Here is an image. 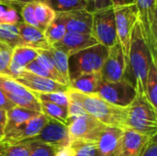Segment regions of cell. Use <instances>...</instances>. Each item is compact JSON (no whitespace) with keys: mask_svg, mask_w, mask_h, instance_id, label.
Masks as SVG:
<instances>
[{"mask_svg":"<svg viewBox=\"0 0 157 156\" xmlns=\"http://www.w3.org/2000/svg\"><path fill=\"white\" fill-rule=\"evenodd\" d=\"M152 55L144 40L140 22L137 21L132 29L127 65L124 79L130 82L136 89L137 94L146 97V80Z\"/></svg>","mask_w":157,"mask_h":156,"instance_id":"1","label":"cell"},{"mask_svg":"<svg viewBox=\"0 0 157 156\" xmlns=\"http://www.w3.org/2000/svg\"><path fill=\"white\" fill-rule=\"evenodd\" d=\"M68 91L80 101L86 114L97 119L106 126L125 130L127 108L114 106L97 95L82 94L72 88H68Z\"/></svg>","mask_w":157,"mask_h":156,"instance_id":"2","label":"cell"},{"mask_svg":"<svg viewBox=\"0 0 157 156\" xmlns=\"http://www.w3.org/2000/svg\"><path fill=\"white\" fill-rule=\"evenodd\" d=\"M125 129L151 137L156 135L157 109L145 96L137 94L134 100L127 107Z\"/></svg>","mask_w":157,"mask_h":156,"instance_id":"3","label":"cell"},{"mask_svg":"<svg viewBox=\"0 0 157 156\" xmlns=\"http://www.w3.org/2000/svg\"><path fill=\"white\" fill-rule=\"evenodd\" d=\"M108 52V47L98 43L69 56L68 74L70 82L83 74H100Z\"/></svg>","mask_w":157,"mask_h":156,"instance_id":"4","label":"cell"},{"mask_svg":"<svg viewBox=\"0 0 157 156\" xmlns=\"http://www.w3.org/2000/svg\"><path fill=\"white\" fill-rule=\"evenodd\" d=\"M144 40L150 50L152 60L157 64V11L156 0H135Z\"/></svg>","mask_w":157,"mask_h":156,"instance_id":"5","label":"cell"},{"mask_svg":"<svg viewBox=\"0 0 157 156\" xmlns=\"http://www.w3.org/2000/svg\"><path fill=\"white\" fill-rule=\"evenodd\" d=\"M113 8L115 13L117 39L124 55L125 65H127L131 43V35L135 23L138 21V10L134 3L116 6H113Z\"/></svg>","mask_w":157,"mask_h":156,"instance_id":"6","label":"cell"},{"mask_svg":"<svg viewBox=\"0 0 157 156\" xmlns=\"http://www.w3.org/2000/svg\"><path fill=\"white\" fill-rule=\"evenodd\" d=\"M66 127L70 144L75 142L96 143L106 125L88 114L67 119Z\"/></svg>","mask_w":157,"mask_h":156,"instance_id":"7","label":"cell"},{"mask_svg":"<svg viewBox=\"0 0 157 156\" xmlns=\"http://www.w3.org/2000/svg\"><path fill=\"white\" fill-rule=\"evenodd\" d=\"M93 14L91 35L97 41L108 48L118 42L115 13L113 6L98 10Z\"/></svg>","mask_w":157,"mask_h":156,"instance_id":"8","label":"cell"},{"mask_svg":"<svg viewBox=\"0 0 157 156\" xmlns=\"http://www.w3.org/2000/svg\"><path fill=\"white\" fill-rule=\"evenodd\" d=\"M105 101L121 108H127L136 97L135 87L127 80L119 82H101L95 94Z\"/></svg>","mask_w":157,"mask_h":156,"instance_id":"9","label":"cell"},{"mask_svg":"<svg viewBox=\"0 0 157 156\" xmlns=\"http://www.w3.org/2000/svg\"><path fill=\"white\" fill-rule=\"evenodd\" d=\"M0 89L16 107L40 113V102L35 94L14 79L0 75Z\"/></svg>","mask_w":157,"mask_h":156,"instance_id":"10","label":"cell"},{"mask_svg":"<svg viewBox=\"0 0 157 156\" xmlns=\"http://www.w3.org/2000/svg\"><path fill=\"white\" fill-rule=\"evenodd\" d=\"M38 144H47L55 146L59 149L70 145L67 127L57 120L49 119L41 131L35 136L22 142Z\"/></svg>","mask_w":157,"mask_h":156,"instance_id":"11","label":"cell"},{"mask_svg":"<svg viewBox=\"0 0 157 156\" xmlns=\"http://www.w3.org/2000/svg\"><path fill=\"white\" fill-rule=\"evenodd\" d=\"M125 59L119 42L109 48V52L100 71L102 82H119L124 79Z\"/></svg>","mask_w":157,"mask_h":156,"instance_id":"12","label":"cell"},{"mask_svg":"<svg viewBox=\"0 0 157 156\" xmlns=\"http://www.w3.org/2000/svg\"><path fill=\"white\" fill-rule=\"evenodd\" d=\"M48 120L49 118L40 112L33 118H31L30 120L24 122L23 124L19 125L15 130L9 131L6 134H4L0 142L10 144L22 143L37 135L41 131V129L47 123Z\"/></svg>","mask_w":157,"mask_h":156,"instance_id":"13","label":"cell"},{"mask_svg":"<svg viewBox=\"0 0 157 156\" xmlns=\"http://www.w3.org/2000/svg\"><path fill=\"white\" fill-rule=\"evenodd\" d=\"M14 80L33 93L66 92L69 88L67 86L59 84L49 78L39 76L26 71L25 69L17 77H15Z\"/></svg>","mask_w":157,"mask_h":156,"instance_id":"14","label":"cell"},{"mask_svg":"<svg viewBox=\"0 0 157 156\" xmlns=\"http://www.w3.org/2000/svg\"><path fill=\"white\" fill-rule=\"evenodd\" d=\"M152 137L125 129L113 156H140Z\"/></svg>","mask_w":157,"mask_h":156,"instance_id":"15","label":"cell"},{"mask_svg":"<svg viewBox=\"0 0 157 156\" xmlns=\"http://www.w3.org/2000/svg\"><path fill=\"white\" fill-rule=\"evenodd\" d=\"M98 42L91 34L66 32L63 38L52 47L64 52L68 57L86 48L92 47Z\"/></svg>","mask_w":157,"mask_h":156,"instance_id":"16","label":"cell"},{"mask_svg":"<svg viewBox=\"0 0 157 156\" xmlns=\"http://www.w3.org/2000/svg\"><path fill=\"white\" fill-rule=\"evenodd\" d=\"M57 14L64 23L66 32L91 34L93 14L88 10H75Z\"/></svg>","mask_w":157,"mask_h":156,"instance_id":"17","label":"cell"},{"mask_svg":"<svg viewBox=\"0 0 157 156\" xmlns=\"http://www.w3.org/2000/svg\"><path fill=\"white\" fill-rule=\"evenodd\" d=\"M16 27L18 29L19 35L25 46L32 48L36 51H47L52 48V46L47 42L43 31L38 28L28 25L23 21L17 22Z\"/></svg>","mask_w":157,"mask_h":156,"instance_id":"18","label":"cell"},{"mask_svg":"<svg viewBox=\"0 0 157 156\" xmlns=\"http://www.w3.org/2000/svg\"><path fill=\"white\" fill-rule=\"evenodd\" d=\"M38 56V51L27 46H18L13 49L12 59L9 65L10 78L17 77L26 66L34 61Z\"/></svg>","mask_w":157,"mask_h":156,"instance_id":"19","label":"cell"},{"mask_svg":"<svg viewBox=\"0 0 157 156\" xmlns=\"http://www.w3.org/2000/svg\"><path fill=\"white\" fill-rule=\"evenodd\" d=\"M122 133V129L106 126L97 142L98 155L113 156Z\"/></svg>","mask_w":157,"mask_h":156,"instance_id":"20","label":"cell"},{"mask_svg":"<svg viewBox=\"0 0 157 156\" xmlns=\"http://www.w3.org/2000/svg\"><path fill=\"white\" fill-rule=\"evenodd\" d=\"M102 82L100 74H83L69 84V88L86 95H95L98 92L100 83Z\"/></svg>","mask_w":157,"mask_h":156,"instance_id":"21","label":"cell"},{"mask_svg":"<svg viewBox=\"0 0 157 156\" xmlns=\"http://www.w3.org/2000/svg\"><path fill=\"white\" fill-rule=\"evenodd\" d=\"M37 114L39 113L29 110V109H25L22 108L14 107L10 110L6 111V123L5 126L4 134H6L9 131L15 130L19 125L30 120Z\"/></svg>","mask_w":157,"mask_h":156,"instance_id":"22","label":"cell"},{"mask_svg":"<svg viewBox=\"0 0 157 156\" xmlns=\"http://www.w3.org/2000/svg\"><path fill=\"white\" fill-rule=\"evenodd\" d=\"M34 15L39 29L43 32L56 17V12L44 1L34 2Z\"/></svg>","mask_w":157,"mask_h":156,"instance_id":"23","label":"cell"},{"mask_svg":"<svg viewBox=\"0 0 157 156\" xmlns=\"http://www.w3.org/2000/svg\"><path fill=\"white\" fill-rule=\"evenodd\" d=\"M56 13L69 12L75 10H87V0H43Z\"/></svg>","mask_w":157,"mask_h":156,"instance_id":"24","label":"cell"},{"mask_svg":"<svg viewBox=\"0 0 157 156\" xmlns=\"http://www.w3.org/2000/svg\"><path fill=\"white\" fill-rule=\"evenodd\" d=\"M43 33L47 42L52 47L63 38V36L66 33L65 26L57 13L54 20L45 29Z\"/></svg>","mask_w":157,"mask_h":156,"instance_id":"25","label":"cell"},{"mask_svg":"<svg viewBox=\"0 0 157 156\" xmlns=\"http://www.w3.org/2000/svg\"><path fill=\"white\" fill-rule=\"evenodd\" d=\"M0 41L12 49L18 46H25L16 25L0 24Z\"/></svg>","mask_w":157,"mask_h":156,"instance_id":"26","label":"cell"},{"mask_svg":"<svg viewBox=\"0 0 157 156\" xmlns=\"http://www.w3.org/2000/svg\"><path fill=\"white\" fill-rule=\"evenodd\" d=\"M34 145L30 143L10 144L0 142V156H29Z\"/></svg>","mask_w":157,"mask_h":156,"instance_id":"27","label":"cell"},{"mask_svg":"<svg viewBox=\"0 0 157 156\" xmlns=\"http://www.w3.org/2000/svg\"><path fill=\"white\" fill-rule=\"evenodd\" d=\"M45 51L52 58V60L53 61L55 64V67L57 68L58 72L63 76V78L66 81V83L68 84V87H69L70 78H69V74H68V56L64 52L53 47H52L50 50H47Z\"/></svg>","mask_w":157,"mask_h":156,"instance_id":"28","label":"cell"},{"mask_svg":"<svg viewBox=\"0 0 157 156\" xmlns=\"http://www.w3.org/2000/svg\"><path fill=\"white\" fill-rule=\"evenodd\" d=\"M40 112L47 116L49 119L57 120L66 125L68 119V112L66 108L48 102H40Z\"/></svg>","mask_w":157,"mask_h":156,"instance_id":"29","label":"cell"},{"mask_svg":"<svg viewBox=\"0 0 157 156\" xmlns=\"http://www.w3.org/2000/svg\"><path fill=\"white\" fill-rule=\"evenodd\" d=\"M146 97L157 109V64L152 62L146 80Z\"/></svg>","mask_w":157,"mask_h":156,"instance_id":"30","label":"cell"},{"mask_svg":"<svg viewBox=\"0 0 157 156\" xmlns=\"http://www.w3.org/2000/svg\"><path fill=\"white\" fill-rule=\"evenodd\" d=\"M38 51V56H37L36 60L52 74V76L54 77V79L57 83L68 86V84L66 83V81L63 78V76L58 72L57 68L55 67L53 61L49 56V54L45 51Z\"/></svg>","mask_w":157,"mask_h":156,"instance_id":"31","label":"cell"},{"mask_svg":"<svg viewBox=\"0 0 157 156\" xmlns=\"http://www.w3.org/2000/svg\"><path fill=\"white\" fill-rule=\"evenodd\" d=\"M40 102H48L63 108L68 107V96L66 92L52 93H34Z\"/></svg>","mask_w":157,"mask_h":156,"instance_id":"32","label":"cell"},{"mask_svg":"<svg viewBox=\"0 0 157 156\" xmlns=\"http://www.w3.org/2000/svg\"><path fill=\"white\" fill-rule=\"evenodd\" d=\"M13 49L8 45L0 41V75L1 76H10L9 65L12 59Z\"/></svg>","mask_w":157,"mask_h":156,"instance_id":"33","label":"cell"},{"mask_svg":"<svg viewBox=\"0 0 157 156\" xmlns=\"http://www.w3.org/2000/svg\"><path fill=\"white\" fill-rule=\"evenodd\" d=\"M70 145L75 149V156H99L96 143L75 142Z\"/></svg>","mask_w":157,"mask_h":156,"instance_id":"34","label":"cell"},{"mask_svg":"<svg viewBox=\"0 0 157 156\" xmlns=\"http://www.w3.org/2000/svg\"><path fill=\"white\" fill-rule=\"evenodd\" d=\"M19 21L20 20L17 9L15 7L4 8L3 6H0V24L16 25Z\"/></svg>","mask_w":157,"mask_h":156,"instance_id":"35","label":"cell"},{"mask_svg":"<svg viewBox=\"0 0 157 156\" xmlns=\"http://www.w3.org/2000/svg\"><path fill=\"white\" fill-rule=\"evenodd\" d=\"M19 12L24 23L38 28V23L35 19V15H34V2L27 3L23 5L22 7L19 9Z\"/></svg>","mask_w":157,"mask_h":156,"instance_id":"36","label":"cell"},{"mask_svg":"<svg viewBox=\"0 0 157 156\" xmlns=\"http://www.w3.org/2000/svg\"><path fill=\"white\" fill-rule=\"evenodd\" d=\"M26 71L29 72V73H32L34 74H37L39 76H41V77H45V78H49V79H52L53 81H55L54 77L52 76V74L46 69L44 68L36 59L34 61H32L31 63H29L26 68H25ZM56 82V81H55Z\"/></svg>","mask_w":157,"mask_h":156,"instance_id":"37","label":"cell"},{"mask_svg":"<svg viewBox=\"0 0 157 156\" xmlns=\"http://www.w3.org/2000/svg\"><path fill=\"white\" fill-rule=\"evenodd\" d=\"M58 150L59 148L55 146L35 143L29 156H54Z\"/></svg>","mask_w":157,"mask_h":156,"instance_id":"38","label":"cell"},{"mask_svg":"<svg viewBox=\"0 0 157 156\" xmlns=\"http://www.w3.org/2000/svg\"><path fill=\"white\" fill-rule=\"evenodd\" d=\"M87 2H88L87 10L91 13L112 6L111 0H87Z\"/></svg>","mask_w":157,"mask_h":156,"instance_id":"39","label":"cell"},{"mask_svg":"<svg viewBox=\"0 0 157 156\" xmlns=\"http://www.w3.org/2000/svg\"><path fill=\"white\" fill-rule=\"evenodd\" d=\"M140 156H157L156 135H154L150 139Z\"/></svg>","mask_w":157,"mask_h":156,"instance_id":"40","label":"cell"},{"mask_svg":"<svg viewBox=\"0 0 157 156\" xmlns=\"http://www.w3.org/2000/svg\"><path fill=\"white\" fill-rule=\"evenodd\" d=\"M14 107H16L4 94V92L0 89V109L8 111L11 108H13Z\"/></svg>","mask_w":157,"mask_h":156,"instance_id":"41","label":"cell"},{"mask_svg":"<svg viewBox=\"0 0 157 156\" xmlns=\"http://www.w3.org/2000/svg\"><path fill=\"white\" fill-rule=\"evenodd\" d=\"M54 156H75V149L71 146H65L57 151Z\"/></svg>","mask_w":157,"mask_h":156,"instance_id":"42","label":"cell"},{"mask_svg":"<svg viewBox=\"0 0 157 156\" xmlns=\"http://www.w3.org/2000/svg\"><path fill=\"white\" fill-rule=\"evenodd\" d=\"M0 5L3 6H6V7H15L16 9L17 8H21L22 7V4H17V3H14V2H10V1H6V0H0Z\"/></svg>","mask_w":157,"mask_h":156,"instance_id":"43","label":"cell"},{"mask_svg":"<svg viewBox=\"0 0 157 156\" xmlns=\"http://www.w3.org/2000/svg\"><path fill=\"white\" fill-rule=\"evenodd\" d=\"M6 123V111L0 109V131L4 132L5 126Z\"/></svg>","mask_w":157,"mask_h":156,"instance_id":"44","label":"cell"},{"mask_svg":"<svg viewBox=\"0 0 157 156\" xmlns=\"http://www.w3.org/2000/svg\"><path fill=\"white\" fill-rule=\"evenodd\" d=\"M135 0H111L112 6H121V5H128V4H133Z\"/></svg>","mask_w":157,"mask_h":156,"instance_id":"45","label":"cell"},{"mask_svg":"<svg viewBox=\"0 0 157 156\" xmlns=\"http://www.w3.org/2000/svg\"><path fill=\"white\" fill-rule=\"evenodd\" d=\"M6 1H10V2H14V3H17V4L25 5L27 3H31V2H35V1H43V0H6Z\"/></svg>","mask_w":157,"mask_h":156,"instance_id":"46","label":"cell"},{"mask_svg":"<svg viewBox=\"0 0 157 156\" xmlns=\"http://www.w3.org/2000/svg\"><path fill=\"white\" fill-rule=\"evenodd\" d=\"M3 136H4V132L0 131V140H1L2 138H3Z\"/></svg>","mask_w":157,"mask_h":156,"instance_id":"47","label":"cell"}]
</instances>
